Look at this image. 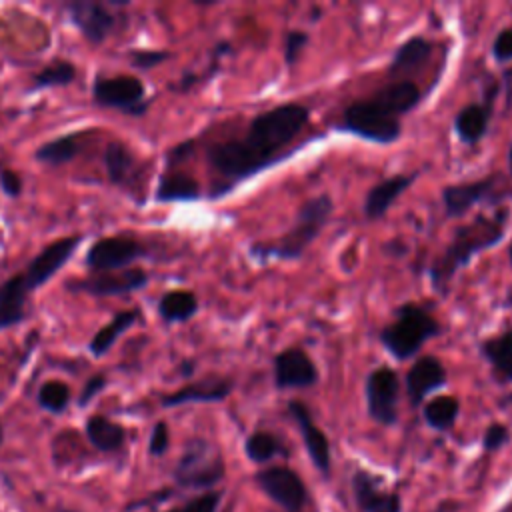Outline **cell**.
<instances>
[{"label":"cell","mask_w":512,"mask_h":512,"mask_svg":"<svg viewBox=\"0 0 512 512\" xmlns=\"http://www.w3.org/2000/svg\"><path fill=\"white\" fill-rule=\"evenodd\" d=\"M310 108L300 102H284L258 112L246 134L234 140L216 142L206 150L208 164L224 180L222 192L258 172L282 162L296 136L308 126Z\"/></svg>","instance_id":"6da1fadb"},{"label":"cell","mask_w":512,"mask_h":512,"mask_svg":"<svg viewBox=\"0 0 512 512\" xmlns=\"http://www.w3.org/2000/svg\"><path fill=\"white\" fill-rule=\"evenodd\" d=\"M508 210L498 208L496 214H478L470 222L460 224L448 246L428 266V278L436 294L446 296L454 276L466 268L480 252L494 248L506 234Z\"/></svg>","instance_id":"7a4b0ae2"},{"label":"cell","mask_w":512,"mask_h":512,"mask_svg":"<svg viewBox=\"0 0 512 512\" xmlns=\"http://www.w3.org/2000/svg\"><path fill=\"white\" fill-rule=\"evenodd\" d=\"M334 210L330 194H318L300 204L292 226L272 242H256L250 246V256L266 262L274 260H298L308 246L326 228Z\"/></svg>","instance_id":"3957f363"},{"label":"cell","mask_w":512,"mask_h":512,"mask_svg":"<svg viewBox=\"0 0 512 512\" xmlns=\"http://www.w3.org/2000/svg\"><path fill=\"white\" fill-rule=\"evenodd\" d=\"M440 332L442 326L428 308L416 302H404L394 310V320L378 332V340L390 356L404 362L414 358Z\"/></svg>","instance_id":"277c9868"},{"label":"cell","mask_w":512,"mask_h":512,"mask_svg":"<svg viewBox=\"0 0 512 512\" xmlns=\"http://www.w3.org/2000/svg\"><path fill=\"white\" fill-rule=\"evenodd\" d=\"M336 128L380 146L394 144L402 136L400 118L382 106L374 96L350 102L344 108Z\"/></svg>","instance_id":"5b68a950"},{"label":"cell","mask_w":512,"mask_h":512,"mask_svg":"<svg viewBox=\"0 0 512 512\" xmlns=\"http://www.w3.org/2000/svg\"><path fill=\"white\" fill-rule=\"evenodd\" d=\"M510 196V188L502 184L500 174H488L478 180L456 182L442 188L440 198L448 218H460L478 204H498Z\"/></svg>","instance_id":"8992f818"},{"label":"cell","mask_w":512,"mask_h":512,"mask_svg":"<svg viewBox=\"0 0 512 512\" xmlns=\"http://www.w3.org/2000/svg\"><path fill=\"white\" fill-rule=\"evenodd\" d=\"M174 476L182 486L208 488L224 476L222 456L216 446L202 438H196L186 446L174 470Z\"/></svg>","instance_id":"52a82bcc"},{"label":"cell","mask_w":512,"mask_h":512,"mask_svg":"<svg viewBox=\"0 0 512 512\" xmlns=\"http://www.w3.org/2000/svg\"><path fill=\"white\" fill-rule=\"evenodd\" d=\"M366 408L374 422L382 426H392L398 420L400 402V378L394 368L382 364L366 376L364 382Z\"/></svg>","instance_id":"ba28073f"},{"label":"cell","mask_w":512,"mask_h":512,"mask_svg":"<svg viewBox=\"0 0 512 512\" xmlns=\"http://www.w3.org/2000/svg\"><path fill=\"white\" fill-rule=\"evenodd\" d=\"M274 384L280 390L312 388L320 380L316 362L300 346H288L272 358Z\"/></svg>","instance_id":"9c48e42d"},{"label":"cell","mask_w":512,"mask_h":512,"mask_svg":"<svg viewBox=\"0 0 512 512\" xmlns=\"http://www.w3.org/2000/svg\"><path fill=\"white\" fill-rule=\"evenodd\" d=\"M446 382H448V372L444 364L436 356L426 354V356H420L408 368L404 376V390L410 404L416 408V406H422L432 392L444 388Z\"/></svg>","instance_id":"30bf717a"},{"label":"cell","mask_w":512,"mask_h":512,"mask_svg":"<svg viewBox=\"0 0 512 512\" xmlns=\"http://www.w3.org/2000/svg\"><path fill=\"white\" fill-rule=\"evenodd\" d=\"M80 240H82L80 236H68V238H60V240L52 242L50 246H46L28 264L24 274H20L26 290L34 292L38 286H42L46 280H50L58 272V268L70 260V256L74 254Z\"/></svg>","instance_id":"8fae6325"},{"label":"cell","mask_w":512,"mask_h":512,"mask_svg":"<svg viewBox=\"0 0 512 512\" xmlns=\"http://www.w3.org/2000/svg\"><path fill=\"white\" fill-rule=\"evenodd\" d=\"M256 482L274 502L288 510H298L306 500V488L302 478L286 466H272L260 470L256 474Z\"/></svg>","instance_id":"7c38bea8"},{"label":"cell","mask_w":512,"mask_h":512,"mask_svg":"<svg viewBox=\"0 0 512 512\" xmlns=\"http://www.w3.org/2000/svg\"><path fill=\"white\" fill-rule=\"evenodd\" d=\"M94 102L108 108H122V110H138V114L146 108L142 104L144 98V84L134 76H114V78H100L94 82L92 88Z\"/></svg>","instance_id":"4fadbf2b"},{"label":"cell","mask_w":512,"mask_h":512,"mask_svg":"<svg viewBox=\"0 0 512 512\" xmlns=\"http://www.w3.org/2000/svg\"><path fill=\"white\" fill-rule=\"evenodd\" d=\"M496 94H498V84H492L490 90H486L484 102H470L456 112L452 126H454V134L458 136L460 142L472 146V144H478L486 136L490 120H492Z\"/></svg>","instance_id":"5bb4252c"},{"label":"cell","mask_w":512,"mask_h":512,"mask_svg":"<svg viewBox=\"0 0 512 512\" xmlns=\"http://www.w3.org/2000/svg\"><path fill=\"white\" fill-rule=\"evenodd\" d=\"M142 254V246L130 238H102L90 246L86 264L96 272H112L128 266Z\"/></svg>","instance_id":"9a60e30c"},{"label":"cell","mask_w":512,"mask_h":512,"mask_svg":"<svg viewBox=\"0 0 512 512\" xmlns=\"http://www.w3.org/2000/svg\"><path fill=\"white\" fill-rule=\"evenodd\" d=\"M288 412L294 418L304 446L308 450L310 460L314 462V466L322 472L328 474L330 472V464H332V456H330V442L326 438V434L316 426V422L310 416V410L306 408V404L298 402V400H290L288 402Z\"/></svg>","instance_id":"2e32d148"},{"label":"cell","mask_w":512,"mask_h":512,"mask_svg":"<svg viewBox=\"0 0 512 512\" xmlns=\"http://www.w3.org/2000/svg\"><path fill=\"white\" fill-rule=\"evenodd\" d=\"M148 282V274L140 268H130L122 272H98L86 280L68 282L70 290H82L96 296L124 294L142 288Z\"/></svg>","instance_id":"e0dca14e"},{"label":"cell","mask_w":512,"mask_h":512,"mask_svg":"<svg viewBox=\"0 0 512 512\" xmlns=\"http://www.w3.org/2000/svg\"><path fill=\"white\" fill-rule=\"evenodd\" d=\"M416 178H418V172L392 174L380 180L378 184H374L364 196V204H362L364 216L368 220L382 218L394 206V202L414 184Z\"/></svg>","instance_id":"ac0fdd59"},{"label":"cell","mask_w":512,"mask_h":512,"mask_svg":"<svg viewBox=\"0 0 512 512\" xmlns=\"http://www.w3.org/2000/svg\"><path fill=\"white\" fill-rule=\"evenodd\" d=\"M356 502L362 512H400V496L384 490L380 478L366 470H358L352 478Z\"/></svg>","instance_id":"d6986e66"},{"label":"cell","mask_w":512,"mask_h":512,"mask_svg":"<svg viewBox=\"0 0 512 512\" xmlns=\"http://www.w3.org/2000/svg\"><path fill=\"white\" fill-rule=\"evenodd\" d=\"M66 10L70 12L72 22L80 28V32L90 40V42H102L112 26H114V14L108 12L102 4L96 2H70L66 4Z\"/></svg>","instance_id":"ffe728a7"},{"label":"cell","mask_w":512,"mask_h":512,"mask_svg":"<svg viewBox=\"0 0 512 512\" xmlns=\"http://www.w3.org/2000/svg\"><path fill=\"white\" fill-rule=\"evenodd\" d=\"M480 356L488 362L492 378L500 386L512 384V328H506L478 344Z\"/></svg>","instance_id":"44dd1931"},{"label":"cell","mask_w":512,"mask_h":512,"mask_svg":"<svg viewBox=\"0 0 512 512\" xmlns=\"http://www.w3.org/2000/svg\"><path fill=\"white\" fill-rule=\"evenodd\" d=\"M432 48L434 44L428 38L410 36L396 48L388 66L390 74L396 76V80H404L408 74L418 72L430 60Z\"/></svg>","instance_id":"7402d4cb"},{"label":"cell","mask_w":512,"mask_h":512,"mask_svg":"<svg viewBox=\"0 0 512 512\" xmlns=\"http://www.w3.org/2000/svg\"><path fill=\"white\" fill-rule=\"evenodd\" d=\"M234 384L230 378H208L202 382L188 384L162 398V406H180L188 402H220L232 392Z\"/></svg>","instance_id":"603a6c76"},{"label":"cell","mask_w":512,"mask_h":512,"mask_svg":"<svg viewBox=\"0 0 512 512\" xmlns=\"http://www.w3.org/2000/svg\"><path fill=\"white\" fill-rule=\"evenodd\" d=\"M372 96L390 112H394L398 118H402L404 114H410L424 98L420 86L410 78L388 82L380 90H376Z\"/></svg>","instance_id":"cb8c5ba5"},{"label":"cell","mask_w":512,"mask_h":512,"mask_svg":"<svg viewBox=\"0 0 512 512\" xmlns=\"http://www.w3.org/2000/svg\"><path fill=\"white\" fill-rule=\"evenodd\" d=\"M28 294L30 292L26 290L20 274L0 284V330L18 324L24 318V304Z\"/></svg>","instance_id":"d4e9b609"},{"label":"cell","mask_w":512,"mask_h":512,"mask_svg":"<svg viewBox=\"0 0 512 512\" xmlns=\"http://www.w3.org/2000/svg\"><path fill=\"white\" fill-rule=\"evenodd\" d=\"M198 198H200L198 180L184 172L164 174L156 190V200L160 202H190Z\"/></svg>","instance_id":"484cf974"},{"label":"cell","mask_w":512,"mask_h":512,"mask_svg":"<svg viewBox=\"0 0 512 512\" xmlns=\"http://www.w3.org/2000/svg\"><path fill=\"white\" fill-rule=\"evenodd\" d=\"M460 414V400L450 394H440L422 404L424 422L434 430H448Z\"/></svg>","instance_id":"4316f807"},{"label":"cell","mask_w":512,"mask_h":512,"mask_svg":"<svg viewBox=\"0 0 512 512\" xmlns=\"http://www.w3.org/2000/svg\"><path fill=\"white\" fill-rule=\"evenodd\" d=\"M86 434L88 440L102 452H112L118 450L124 444V428L100 414L90 416L88 424H86Z\"/></svg>","instance_id":"83f0119b"},{"label":"cell","mask_w":512,"mask_h":512,"mask_svg":"<svg viewBox=\"0 0 512 512\" xmlns=\"http://www.w3.org/2000/svg\"><path fill=\"white\" fill-rule=\"evenodd\" d=\"M158 312L166 322H186L198 312V298L190 290L166 292L158 302Z\"/></svg>","instance_id":"f1b7e54d"},{"label":"cell","mask_w":512,"mask_h":512,"mask_svg":"<svg viewBox=\"0 0 512 512\" xmlns=\"http://www.w3.org/2000/svg\"><path fill=\"white\" fill-rule=\"evenodd\" d=\"M136 318H138V312H136V310H126V312L116 314L104 328H100V330L94 334V338H92V342H90V352H92L94 356H102V354L116 342V338H118L128 326H132V324L136 322Z\"/></svg>","instance_id":"f546056e"},{"label":"cell","mask_w":512,"mask_h":512,"mask_svg":"<svg viewBox=\"0 0 512 512\" xmlns=\"http://www.w3.org/2000/svg\"><path fill=\"white\" fill-rule=\"evenodd\" d=\"M244 452L252 462H268L276 454H286L282 442L266 430L252 432L244 442Z\"/></svg>","instance_id":"4dcf8cb0"},{"label":"cell","mask_w":512,"mask_h":512,"mask_svg":"<svg viewBox=\"0 0 512 512\" xmlns=\"http://www.w3.org/2000/svg\"><path fill=\"white\" fill-rule=\"evenodd\" d=\"M104 164L110 182L114 184H124L128 180V174L134 166V158L128 152V148L120 142H110L104 154Z\"/></svg>","instance_id":"1f68e13d"},{"label":"cell","mask_w":512,"mask_h":512,"mask_svg":"<svg viewBox=\"0 0 512 512\" xmlns=\"http://www.w3.org/2000/svg\"><path fill=\"white\" fill-rule=\"evenodd\" d=\"M78 142L76 136H60L56 140H50L46 144H42L36 150V158L48 164H62L68 162L70 158H74L78 154Z\"/></svg>","instance_id":"d6a6232c"},{"label":"cell","mask_w":512,"mask_h":512,"mask_svg":"<svg viewBox=\"0 0 512 512\" xmlns=\"http://www.w3.org/2000/svg\"><path fill=\"white\" fill-rule=\"evenodd\" d=\"M74 76H76V68L66 60H58L34 76L32 88L38 90L48 86H64V84H70Z\"/></svg>","instance_id":"836d02e7"},{"label":"cell","mask_w":512,"mask_h":512,"mask_svg":"<svg viewBox=\"0 0 512 512\" xmlns=\"http://www.w3.org/2000/svg\"><path fill=\"white\" fill-rule=\"evenodd\" d=\"M68 400H70V388L64 382H60V380L44 382L40 386V390H38L40 406L50 410V412H56V414L66 410Z\"/></svg>","instance_id":"e575fe53"},{"label":"cell","mask_w":512,"mask_h":512,"mask_svg":"<svg viewBox=\"0 0 512 512\" xmlns=\"http://www.w3.org/2000/svg\"><path fill=\"white\" fill-rule=\"evenodd\" d=\"M310 40V34L304 32V30H288V34L284 36V62L288 66H294L300 58V54L304 52L306 44Z\"/></svg>","instance_id":"d590c367"},{"label":"cell","mask_w":512,"mask_h":512,"mask_svg":"<svg viewBox=\"0 0 512 512\" xmlns=\"http://www.w3.org/2000/svg\"><path fill=\"white\" fill-rule=\"evenodd\" d=\"M492 56L500 64H506L512 60V26H506L496 34L492 42Z\"/></svg>","instance_id":"8d00e7d4"},{"label":"cell","mask_w":512,"mask_h":512,"mask_svg":"<svg viewBox=\"0 0 512 512\" xmlns=\"http://www.w3.org/2000/svg\"><path fill=\"white\" fill-rule=\"evenodd\" d=\"M508 428L500 422H494L490 424L486 430H484V436H482V448L492 452V450H498L506 440H508Z\"/></svg>","instance_id":"74e56055"},{"label":"cell","mask_w":512,"mask_h":512,"mask_svg":"<svg viewBox=\"0 0 512 512\" xmlns=\"http://www.w3.org/2000/svg\"><path fill=\"white\" fill-rule=\"evenodd\" d=\"M168 58V52H160V50H136L130 52V62L136 68H154L160 62H164Z\"/></svg>","instance_id":"f35d334b"},{"label":"cell","mask_w":512,"mask_h":512,"mask_svg":"<svg viewBox=\"0 0 512 512\" xmlns=\"http://www.w3.org/2000/svg\"><path fill=\"white\" fill-rule=\"evenodd\" d=\"M218 502H220V494L218 492H208V494H202V496L190 500L184 508H180L176 512H214Z\"/></svg>","instance_id":"ab89813d"},{"label":"cell","mask_w":512,"mask_h":512,"mask_svg":"<svg viewBox=\"0 0 512 512\" xmlns=\"http://www.w3.org/2000/svg\"><path fill=\"white\" fill-rule=\"evenodd\" d=\"M168 448V426L164 422H158L150 436V454L162 456Z\"/></svg>","instance_id":"60d3db41"},{"label":"cell","mask_w":512,"mask_h":512,"mask_svg":"<svg viewBox=\"0 0 512 512\" xmlns=\"http://www.w3.org/2000/svg\"><path fill=\"white\" fill-rule=\"evenodd\" d=\"M104 386H106V376H104V374L92 376V378L84 384V388H82V392H80V398H78V404H80V406H86L98 392H102Z\"/></svg>","instance_id":"b9f144b4"},{"label":"cell","mask_w":512,"mask_h":512,"mask_svg":"<svg viewBox=\"0 0 512 512\" xmlns=\"http://www.w3.org/2000/svg\"><path fill=\"white\" fill-rule=\"evenodd\" d=\"M0 186L8 196H18L22 192V180L16 172L12 170H2L0 172Z\"/></svg>","instance_id":"7bdbcfd3"},{"label":"cell","mask_w":512,"mask_h":512,"mask_svg":"<svg viewBox=\"0 0 512 512\" xmlns=\"http://www.w3.org/2000/svg\"><path fill=\"white\" fill-rule=\"evenodd\" d=\"M508 164H510V168H512V144H510V150H508Z\"/></svg>","instance_id":"ee69618b"},{"label":"cell","mask_w":512,"mask_h":512,"mask_svg":"<svg viewBox=\"0 0 512 512\" xmlns=\"http://www.w3.org/2000/svg\"><path fill=\"white\" fill-rule=\"evenodd\" d=\"M508 260H510V264H512V242L508 244Z\"/></svg>","instance_id":"f6af8a7d"},{"label":"cell","mask_w":512,"mask_h":512,"mask_svg":"<svg viewBox=\"0 0 512 512\" xmlns=\"http://www.w3.org/2000/svg\"><path fill=\"white\" fill-rule=\"evenodd\" d=\"M510 196H512V178H510Z\"/></svg>","instance_id":"bcb514c9"},{"label":"cell","mask_w":512,"mask_h":512,"mask_svg":"<svg viewBox=\"0 0 512 512\" xmlns=\"http://www.w3.org/2000/svg\"><path fill=\"white\" fill-rule=\"evenodd\" d=\"M0 442H2V428H0Z\"/></svg>","instance_id":"7dc6e473"},{"label":"cell","mask_w":512,"mask_h":512,"mask_svg":"<svg viewBox=\"0 0 512 512\" xmlns=\"http://www.w3.org/2000/svg\"><path fill=\"white\" fill-rule=\"evenodd\" d=\"M170 512H176V510H170Z\"/></svg>","instance_id":"c3c4849f"}]
</instances>
